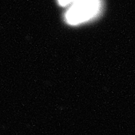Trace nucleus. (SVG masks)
<instances>
[{"mask_svg": "<svg viewBox=\"0 0 135 135\" xmlns=\"http://www.w3.org/2000/svg\"><path fill=\"white\" fill-rule=\"evenodd\" d=\"M99 9V0H75L66 12V21L71 25L80 24L92 19Z\"/></svg>", "mask_w": 135, "mask_h": 135, "instance_id": "f257e3e1", "label": "nucleus"}, {"mask_svg": "<svg viewBox=\"0 0 135 135\" xmlns=\"http://www.w3.org/2000/svg\"><path fill=\"white\" fill-rule=\"evenodd\" d=\"M59 3L62 6H65V5H68L70 3H73L75 0H58Z\"/></svg>", "mask_w": 135, "mask_h": 135, "instance_id": "f03ea898", "label": "nucleus"}]
</instances>
